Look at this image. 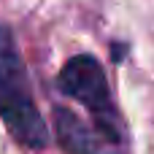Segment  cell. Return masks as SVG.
Instances as JSON below:
<instances>
[{
	"instance_id": "cell-1",
	"label": "cell",
	"mask_w": 154,
	"mask_h": 154,
	"mask_svg": "<svg viewBox=\"0 0 154 154\" xmlns=\"http://www.w3.org/2000/svg\"><path fill=\"white\" fill-rule=\"evenodd\" d=\"M0 119L19 143L30 149H43L49 143V130L32 100V87L22 54L16 49L14 32L3 24H0Z\"/></svg>"
},
{
	"instance_id": "cell-2",
	"label": "cell",
	"mask_w": 154,
	"mask_h": 154,
	"mask_svg": "<svg viewBox=\"0 0 154 154\" xmlns=\"http://www.w3.org/2000/svg\"><path fill=\"white\" fill-rule=\"evenodd\" d=\"M57 87L62 95L79 100L89 114H92V125L111 141L119 143L122 130H119V116L111 100V89L106 81V73L100 68V62L89 54H79L73 60H68L57 76Z\"/></svg>"
},
{
	"instance_id": "cell-3",
	"label": "cell",
	"mask_w": 154,
	"mask_h": 154,
	"mask_svg": "<svg viewBox=\"0 0 154 154\" xmlns=\"http://www.w3.org/2000/svg\"><path fill=\"white\" fill-rule=\"evenodd\" d=\"M54 133H57V143L70 154H103L106 146H111V141L95 125L81 122L68 108L54 111Z\"/></svg>"
}]
</instances>
